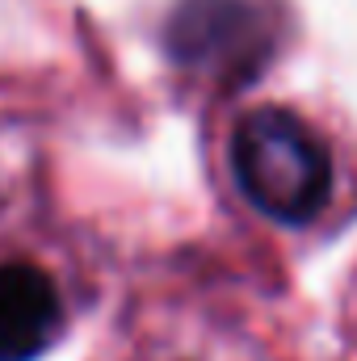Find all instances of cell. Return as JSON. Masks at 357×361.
<instances>
[{
    "label": "cell",
    "mask_w": 357,
    "mask_h": 361,
    "mask_svg": "<svg viewBox=\"0 0 357 361\" xmlns=\"http://www.w3.org/2000/svg\"><path fill=\"white\" fill-rule=\"evenodd\" d=\"M244 197L277 223H307L332 193V160L315 130L286 109H253L231 139Z\"/></svg>",
    "instance_id": "1"
},
{
    "label": "cell",
    "mask_w": 357,
    "mask_h": 361,
    "mask_svg": "<svg viewBox=\"0 0 357 361\" xmlns=\"http://www.w3.org/2000/svg\"><path fill=\"white\" fill-rule=\"evenodd\" d=\"M169 51L202 72H253L269 51L265 8L248 0H185L169 30Z\"/></svg>",
    "instance_id": "2"
},
{
    "label": "cell",
    "mask_w": 357,
    "mask_h": 361,
    "mask_svg": "<svg viewBox=\"0 0 357 361\" xmlns=\"http://www.w3.org/2000/svg\"><path fill=\"white\" fill-rule=\"evenodd\" d=\"M63 328L59 290L38 265H0V361H34Z\"/></svg>",
    "instance_id": "3"
}]
</instances>
